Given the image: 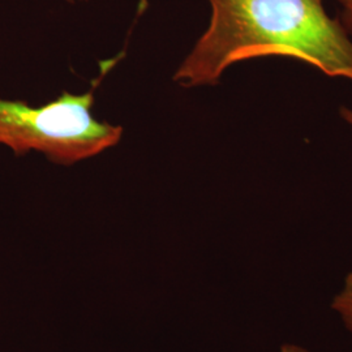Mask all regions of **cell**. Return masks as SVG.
Segmentation results:
<instances>
[{
  "label": "cell",
  "mask_w": 352,
  "mask_h": 352,
  "mask_svg": "<svg viewBox=\"0 0 352 352\" xmlns=\"http://www.w3.org/2000/svg\"><path fill=\"white\" fill-rule=\"evenodd\" d=\"M342 21L344 23V25L347 26V29L351 32L352 34V12L343 13ZM340 116L344 120V123H347L352 128V109L349 107H340Z\"/></svg>",
  "instance_id": "277c9868"
},
{
  "label": "cell",
  "mask_w": 352,
  "mask_h": 352,
  "mask_svg": "<svg viewBox=\"0 0 352 352\" xmlns=\"http://www.w3.org/2000/svg\"><path fill=\"white\" fill-rule=\"evenodd\" d=\"M278 352H311L309 350H307L305 347L299 346V344H295V343H285L280 346L279 351Z\"/></svg>",
  "instance_id": "5b68a950"
},
{
  "label": "cell",
  "mask_w": 352,
  "mask_h": 352,
  "mask_svg": "<svg viewBox=\"0 0 352 352\" xmlns=\"http://www.w3.org/2000/svg\"><path fill=\"white\" fill-rule=\"evenodd\" d=\"M210 21L174 75L183 88L215 85L234 64L282 56L352 81V34L324 0H208Z\"/></svg>",
  "instance_id": "6da1fadb"
},
{
  "label": "cell",
  "mask_w": 352,
  "mask_h": 352,
  "mask_svg": "<svg viewBox=\"0 0 352 352\" xmlns=\"http://www.w3.org/2000/svg\"><path fill=\"white\" fill-rule=\"evenodd\" d=\"M94 88L85 94L63 93L43 104L0 100V144L16 154L42 153L54 164H74L115 146L122 126L91 113Z\"/></svg>",
  "instance_id": "7a4b0ae2"
},
{
  "label": "cell",
  "mask_w": 352,
  "mask_h": 352,
  "mask_svg": "<svg viewBox=\"0 0 352 352\" xmlns=\"http://www.w3.org/2000/svg\"><path fill=\"white\" fill-rule=\"evenodd\" d=\"M72 1H77V0H72Z\"/></svg>",
  "instance_id": "52a82bcc"
},
{
  "label": "cell",
  "mask_w": 352,
  "mask_h": 352,
  "mask_svg": "<svg viewBox=\"0 0 352 352\" xmlns=\"http://www.w3.org/2000/svg\"><path fill=\"white\" fill-rule=\"evenodd\" d=\"M343 7V13L352 12V0H337Z\"/></svg>",
  "instance_id": "8992f818"
},
{
  "label": "cell",
  "mask_w": 352,
  "mask_h": 352,
  "mask_svg": "<svg viewBox=\"0 0 352 352\" xmlns=\"http://www.w3.org/2000/svg\"><path fill=\"white\" fill-rule=\"evenodd\" d=\"M330 308L338 316L346 330L352 333V270L346 274L342 287L333 296Z\"/></svg>",
  "instance_id": "3957f363"
}]
</instances>
